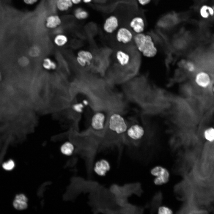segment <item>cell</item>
<instances>
[{
    "instance_id": "obj_6",
    "label": "cell",
    "mask_w": 214,
    "mask_h": 214,
    "mask_svg": "<svg viewBox=\"0 0 214 214\" xmlns=\"http://www.w3.org/2000/svg\"><path fill=\"white\" fill-rule=\"evenodd\" d=\"M110 168L109 163L107 160L101 159L96 163L94 170L98 175L104 176L109 170Z\"/></svg>"
},
{
    "instance_id": "obj_14",
    "label": "cell",
    "mask_w": 214,
    "mask_h": 214,
    "mask_svg": "<svg viewBox=\"0 0 214 214\" xmlns=\"http://www.w3.org/2000/svg\"><path fill=\"white\" fill-rule=\"evenodd\" d=\"M73 4L71 0H57L56 2L57 9L62 12L68 10L73 7Z\"/></svg>"
},
{
    "instance_id": "obj_9",
    "label": "cell",
    "mask_w": 214,
    "mask_h": 214,
    "mask_svg": "<svg viewBox=\"0 0 214 214\" xmlns=\"http://www.w3.org/2000/svg\"><path fill=\"white\" fill-rule=\"evenodd\" d=\"M62 23L60 17L57 15H52L48 16L45 20V26L48 29H55L60 26Z\"/></svg>"
},
{
    "instance_id": "obj_26",
    "label": "cell",
    "mask_w": 214,
    "mask_h": 214,
    "mask_svg": "<svg viewBox=\"0 0 214 214\" xmlns=\"http://www.w3.org/2000/svg\"><path fill=\"white\" fill-rule=\"evenodd\" d=\"M186 67L190 72H193L195 69V66L194 64L191 62H188L186 64Z\"/></svg>"
},
{
    "instance_id": "obj_17",
    "label": "cell",
    "mask_w": 214,
    "mask_h": 214,
    "mask_svg": "<svg viewBox=\"0 0 214 214\" xmlns=\"http://www.w3.org/2000/svg\"><path fill=\"white\" fill-rule=\"evenodd\" d=\"M68 38L64 34H59L56 35L54 39L55 44L59 46L64 45L67 42Z\"/></svg>"
},
{
    "instance_id": "obj_23",
    "label": "cell",
    "mask_w": 214,
    "mask_h": 214,
    "mask_svg": "<svg viewBox=\"0 0 214 214\" xmlns=\"http://www.w3.org/2000/svg\"><path fill=\"white\" fill-rule=\"evenodd\" d=\"M83 107L84 106L81 103L75 104L73 106V109L75 111L78 113H81L82 111Z\"/></svg>"
},
{
    "instance_id": "obj_30",
    "label": "cell",
    "mask_w": 214,
    "mask_h": 214,
    "mask_svg": "<svg viewBox=\"0 0 214 214\" xmlns=\"http://www.w3.org/2000/svg\"><path fill=\"white\" fill-rule=\"evenodd\" d=\"M73 4H78L80 3L81 0H71Z\"/></svg>"
},
{
    "instance_id": "obj_18",
    "label": "cell",
    "mask_w": 214,
    "mask_h": 214,
    "mask_svg": "<svg viewBox=\"0 0 214 214\" xmlns=\"http://www.w3.org/2000/svg\"><path fill=\"white\" fill-rule=\"evenodd\" d=\"M88 12L81 8H78L76 9L74 13L75 18L80 20L86 19L88 17Z\"/></svg>"
},
{
    "instance_id": "obj_25",
    "label": "cell",
    "mask_w": 214,
    "mask_h": 214,
    "mask_svg": "<svg viewBox=\"0 0 214 214\" xmlns=\"http://www.w3.org/2000/svg\"><path fill=\"white\" fill-rule=\"evenodd\" d=\"M208 11V7L205 6L202 7L200 10V14L204 18H207L208 15V13L207 12Z\"/></svg>"
},
{
    "instance_id": "obj_10",
    "label": "cell",
    "mask_w": 214,
    "mask_h": 214,
    "mask_svg": "<svg viewBox=\"0 0 214 214\" xmlns=\"http://www.w3.org/2000/svg\"><path fill=\"white\" fill-rule=\"evenodd\" d=\"M115 56L118 63L121 66H125L130 62V57L129 54L124 51L121 50L117 51Z\"/></svg>"
},
{
    "instance_id": "obj_2",
    "label": "cell",
    "mask_w": 214,
    "mask_h": 214,
    "mask_svg": "<svg viewBox=\"0 0 214 214\" xmlns=\"http://www.w3.org/2000/svg\"><path fill=\"white\" fill-rule=\"evenodd\" d=\"M109 124L110 129L118 134L125 132L127 129L124 119L118 114H114L111 116Z\"/></svg>"
},
{
    "instance_id": "obj_34",
    "label": "cell",
    "mask_w": 214,
    "mask_h": 214,
    "mask_svg": "<svg viewBox=\"0 0 214 214\" xmlns=\"http://www.w3.org/2000/svg\"><path fill=\"white\" fill-rule=\"evenodd\" d=\"M213 91H214V88H213Z\"/></svg>"
},
{
    "instance_id": "obj_33",
    "label": "cell",
    "mask_w": 214,
    "mask_h": 214,
    "mask_svg": "<svg viewBox=\"0 0 214 214\" xmlns=\"http://www.w3.org/2000/svg\"><path fill=\"white\" fill-rule=\"evenodd\" d=\"M83 103L85 105H87L88 104V102L86 100H84L83 101Z\"/></svg>"
},
{
    "instance_id": "obj_8",
    "label": "cell",
    "mask_w": 214,
    "mask_h": 214,
    "mask_svg": "<svg viewBox=\"0 0 214 214\" xmlns=\"http://www.w3.org/2000/svg\"><path fill=\"white\" fill-rule=\"evenodd\" d=\"M127 133L128 136L131 139L137 140L142 137L144 131L142 127L136 124L131 126L128 130Z\"/></svg>"
},
{
    "instance_id": "obj_31",
    "label": "cell",
    "mask_w": 214,
    "mask_h": 214,
    "mask_svg": "<svg viewBox=\"0 0 214 214\" xmlns=\"http://www.w3.org/2000/svg\"><path fill=\"white\" fill-rule=\"evenodd\" d=\"M208 10L210 14L212 15L213 14L214 11L213 9L211 7H208Z\"/></svg>"
},
{
    "instance_id": "obj_13",
    "label": "cell",
    "mask_w": 214,
    "mask_h": 214,
    "mask_svg": "<svg viewBox=\"0 0 214 214\" xmlns=\"http://www.w3.org/2000/svg\"><path fill=\"white\" fill-rule=\"evenodd\" d=\"M150 173L153 176L159 177L163 179H166L169 177V173L168 170L160 166H157L153 168L151 170Z\"/></svg>"
},
{
    "instance_id": "obj_24",
    "label": "cell",
    "mask_w": 214,
    "mask_h": 214,
    "mask_svg": "<svg viewBox=\"0 0 214 214\" xmlns=\"http://www.w3.org/2000/svg\"><path fill=\"white\" fill-rule=\"evenodd\" d=\"M28 59L25 57H22L20 58L18 60L19 64L22 66H26L28 64Z\"/></svg>"
},
{
    "instance_id": "obj_7",
    "label": "cell",
    "mask_w": 214,
    "mask_h": 214,
    "mask_svg": "<svg viewBox=\"0 0 214 214\" xmlns=\"http://www.w3.org/2000/svg\"><path fill=\"white\" fill-rule=\"evenodd\" d=\"M104 114L101 112H98L95 114L92 117L91 124L94 129L100 130L104 127V123L105 120Z\"/></svg>"
},
{
    "instance_id": "obj_28",
    "label": "cell",
    "mask_w": 214,
    "mask_h": 214,
    "mask_svg": "<svg viewBox=\"0 0 214 214\" xmlns=\"http://www.w3.org/2000/svg\"><path fill=\"white\" fill-rule=\"evenodd\" d=\"M38 0H23L24 2L26 4L32 5L36 3Z\"/></svg>"
},
{
    "instance_id": "obj_22",
    "label": "cell",
    "mask_w": 214,
    "mask_h": 214,
    "mask_svg": "<svg viewBox=\"0 0 214 214\" xmlns=\"http://www.w3.org/2000/svg\"><path fill=\"white\" fill-rule=\"evenodd\" d=\"M15 166L13 161L10 160L7 162L4 163L2 165L3 168L5 170H10L12 169Z\"/></svg>"
},
{
    "instance_id": "obj_1",
    "label": "cell",
    "mask_w": 214,
    "mask_h": 214,
    "mask_svg": "<svg viewBox=\"0 0 214 214\" xmlns=\"http://www.w3.org/2000/svg\"><path fill=\"white\" fill-rule=\"evenodd\" d=\"M133 40L138 50L144 56L152 57L156 54L157 49L150 35L142 33L136 34Z\"/></svg>"
},
{
    "instance_id": "obj_27",
    "label": "cell",
    "mask_w": 214,
    "mask_h": 214,
    "mask_svg": "<svg viewBox=\"0 0 214 214\" xmlns=\"http://www.w3.org/2000/svg\"><path fill=\"white\" fill-rule=\"evenodd\" d=\"M76 60L78 64L81 66L85 67L87 65L86 62L84 60L78 56L76 58Z\"/></svg>"
},
{
    "instance_id": "obj_11",
    "label": "cell",
    "mask_w": 214,
    "mask_h": 214,
    "mask_svg": "<svg viewBox=\"0 0 214 214\" xmlns=\"http://www.w3.org/2000/svg\"><path fill=\"white\" fill-rule=\"evenodd\" d=\"M195 81L199 86L205 88L209 85L210 80V76L207 73L201 72L197 74Z\"/></svg>"
},
{
    "instance_id": "obj_3",
    "label": "cell",
    "mask_w": 214,
    "mask_h": 214,
    "mask_svg": "<svg viewBox=\"0 0 214 214\" xmlns=\"http://www.w3.org/2000/svg\"><path fill=\"white\" fill-rule=\"evenodd\" d=\"M133 35L131 31L126 27H121L116 32V39L117 41L123 44H127L133 39Z\"/></svg>"
},
{
    "instance_id": "obj_29",
    "label": "cell",
    "mask_w": 214,
    "mask_h": 214,
    "mask_svg": "<svg viewBox=\"0 0 214 214\" xmlns=\"http://www.w3.org/2000/svg\"><path fill=\"white\" fill-rule=\"evenodd\" d=\"M139 3L142 5H145L149 4L151 0H137Z\"/></svg>"
},
{
    "instance_id": "obj_12",
    "label": "cell",
    "mask_w": 214,
    "mask_h": 214,
    "mask_svg": "<svg viewBox=\"0 0 214 214\" xmlns=\"http://www.w3.org/2000/svg\"><path fill=\"white\" fill-rule=\"evenodd\" d=\"M27 199L23 194H20L16 196L13 203L14 207L17 209H24L27 207Z\"/></svg>"
},
{
    "instance_id": "obj_20",
    "label": "cell",
    "mask_w": 214,
    "mask_h": 214,
    "mask_svg": "<svg viewBox=\"0 0 214 214\" xmlns=\"http://www.w3.org/2000/svg\"><path fill=\"white\" fill-rule=\"evenodd\" d=\"M43 65L45 69L48 70L55 69L56 67L55 63L48 58L44 59Z\"/></svg>"
},
{
    "instance_id": "obj_32",
    "label": "cell",
    "mask_w": 214,
    "mask_h": 214,
    "mask_svg": "<svg viewBox=\"0 0 214 214\" xmlns=\"http://www.w3.org/2000/svg\"><path fill=\"white\" fill-rule=\"evenodd\" d=\"M92 0H83V2L85 3H89L91 2Z\"/></svg>"
},
{
    "instance_id": "obj_16",
    "label": "cell",
    "mask_w": 214,
    "mask_h": 214,
    "mask_svg": "<svg viewBox=\"0 0 214 214\" xmlns=\"http://www.w3.org/2000/svg\"><path fill=\"white\" fill-rule=\"evenodd\" d=\"M74 149V146L70 142H67L63 144L61 147V150L64 154L70 155L72 154Z\"/></svg>"
},
{
    "instance_id": "obj_15",
    "label": "cell",
    "mask_w": 214,
    "mask_h": 214,
    "mask_svg": "<svg viewBox=\"0 0 214 214\" xmlns=\"http://www.w3.org/2000/svg\"><path fill=\"white\" fill-rule=\"evenodd\" d=\"M78 56L84 60L87 65L91 64L93 56L92 53L90 51L85 50H81L78 51L77 54Z\"/></svg>"
},
{
    "instance_id": "obj_4",
    "label": "cell",
    "mask_w": 214,
    "mask_h": 214,
    "mask_svg": "<svg viewBox=\"0 0 214 214\" xmlns=\"http://www.w3.org/2000/svg\"><path fill=\"white\" fill-rule=\"evenodd\" d=\"M119 21L117 17L112 15L108 17L105 20L103 25V29L109 34L114 33L118 28Z\"/></svg>"
},
{
    "instance_id": "obj_21",
    "label": "cell",
    "mask_w": 214,
    "mask_h": 214,
    "mask_svg": "<svg viewBox=\"0 0 214 214\" xmlns=\"http://www.w3.org/2000/svg\"><path fill=\"white\" fill-rule=\"evenodd\" d=\"M159 214H170L173 213L172 210L168 207L163 206L160 207L158 210Z\"/></svg>"
},
{
    "instance_id": "obj_5",
    "label": "cell",
    "mask_w": 214,
    "mask_h": 214,
    "mask_svg": "<svg viewBox=\"0 0 214 214\" xmlns=\"http://www.w3.org/2000/svg\"><path fill=\"white\" fill-rule=\"evenodd\" d=\"M129 26L136 34L142 33L145 28V23L143 18L140 16L133 17L130 21Z\"/></svg>"
},
{
    "instance_id": "obj_19",
    "label": "cell",
    "mask_w": 214,
    "mask_h": 214,
    "mask_svg": "<svg viewBox=\"0 0 214 214\" xmlns=\"http://www.w3.org/2000/svg\"><path fill=\"white\" fill-rule=\"evenodd\" d=\"M205 139L210 142L214 141V128L210 127L205 130L204 133Z\"/></svg>"
}]
</instances>
